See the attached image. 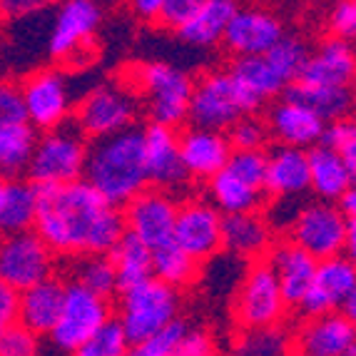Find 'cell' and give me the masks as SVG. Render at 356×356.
<instances>
[{"instance_id":"obj_39","label":"cell","mask_w":356,"mask_h":356,"mask_svg":"<svg viewBox=\"0 0 356 356\" xmlns=\"http://www.w3.org/2000/svg\"><path fill=\"white\" fill-rule=\"evenodd\" d=\"M130 346L132 344H130V339H127L122 321H120L118 316H113L105 327L97 329L72 356H127Z\"/></svg>"},{"instance_id":"obj_35","label":"cell","mask_w":356,"mask_h":356,"mask_svg":"<svg viewBox=\"0 0 356 356\" xmlns=\"http://www.w3.org/2000/svg\"><path fill=\"white\" fill-rule=\"evenodd\" d=\"M75 284L85 286L97 297H110L115 291H120L118 282V269H115L113 259L107 254H83L75 259Z\"/></svg>"},{"instance_id":"obj_21","label":"cell","mask_w":356,"mask_h":356,"mask_svg":"<svg viewBox=\"0 0 356 356\" xmlns=\"http://www.w3.org/2000/svg\"><path fill=\"white\" fill-rule=\"evenodd\" d=\"M297 349L304 356H346L356 349V327L341 312L314 316L299 329Z\"/></svg>"},{"instance_id":"obj_41","label":"cell","mask_w":356,"mask_h":356,"mask_svg":"<svg viewBox=\"0 0 356 356\" xmlns=\"http://www.w3.org/2000/svg\"><path fill=\"white\" fill-rule=\"evenodd\" d=\"M227 170H229L232 175H237L239 179H244L247 184L257 187V190H264V184H267V170H269V154L264 152V149H252V152L234 149Z\"/></svg>"},{"instance_id":"obj_38","label":"cell","mask_w":356,"mask_h":356,"mask_svg":"<svg viewBox=\"0 0 356 356\" xmlns=\"http://www.w3.org/2000/svg\"><path fill=\"white\" fill-rule=\"evenodd\" d=\"M291 339L282 327L250 329L234 346V356H289Z\"/></svg>"},{"instance_id":"obj_50","label":"cell","mask_w":356,"mask_h":356,"mask_svg":"<svg viewBox=\"0 0 356 356\" xmlns=\"http://www.w3.org/2000/svg\"><path fill=\"white\" fill-rule=\"evenodd\" d=\"M45 8V3H38V0H3V10L10 15V18H28V15H33V13L42 10Z\"/></svg>"},{"instance_id":"obj_46","label":"cell","mask_w":356,"mask_h":356,"mask_svg":"<svg viewBox=\"0 0 356 356\" xmlns=\"http://www.w3.org/2000/svg\"><path fill=\"white\" fill-rule=\"evenodd\" d=\"M334 38L339 40H356V0H341L329 15Z\"/></svg>"},{"instance_id":"obj_6","label":"cell","mask_w":356,"mask_h":356,"mask_svg":"<svg viewBox=\"0 0 356 356\" xmlns=\"http://www.w3.org/2000/svg\"><path fill=\"white\" fill-rule=\"evenodd\" d=\"M286 299L282 291L280 277L267 264V259L254 261L247 274H244L242 284L237 286L234 294V316L247 332L250 329H269L280 327L284 319Z\"/></svg>"},{"instance_id":"obj_48","label":"cell","mask_w":356,"mask_h":356,"mask_svg":"<svg viewBox=\"0 0 356 356\" xmlns=\"http://www.w3.org/2000/svg\"><path fill=\"white\" fill-rule=\"evenodd\" d=\"M179 356H217L214 341L202 329H190L187 337L182 339V346L177 351Z\"/></svg>"},{"instance_id":"obj_52","label":"cell","mask_w":356,"mask_h":356,"mask_svg":"<svg viewBox=\"0 0 356 356\" xmlns=\"http://www.w3.org/2000/svg\"><path fill=\"white\" fill-rule=\"evenodd\" d=\"M339 209L346 214V220H356V182L351 184L349 190H346V195L339 200Z\"/></svg>"},{"instance_id":"obj_20","label":"cell","mask_w":356,"mask_h":356,"mask_svg":"<svg viewBox=\"0 0 356 356\" xmlns=\"http://www.w3.org/2000/svg\"><path fill=\"white\" fill-rule=\"evenodd\" d=\"M179 149H182V160L187 172L192 177L212 179L227 170L229 157L234 152L229 137L214 130H202V127H187L179 132Z\"/></svg>"},{"instance_id":"obj_7","label":"cell","mask_w":356,"mask_h":356,"mask_svg":"<svg viewBox=\"0 0 356 356\" xmlns=\"http://www.w3.org/2000/svg\"><path fill=\"white\" fill-rule=\"evenodd\" d=\"M102 20V6L92 0H67L55 8L50 23L48 55L80 65V55L92 50V38Z\"/></svg>"},{"instance_id":"obj_53","label":"cell","mask_w":356,"mask_h":356,"mask_svg":"<svg viewBox=\"0 0 356 356\" xmlns=\"http://www.w3.org/2000/svg\"><path fill=\"white\" fill-rule=\"evenodd\" d=\"M346 257L356 264V220H349V229H346Z\"/></svg>"},{"instance_id":"obj_15","label":"cell","mask_w":356,"mask_h":356,"mask_svg":"<svg viewBox=\"0 0 356 356\" xmlns=\"http://www.w3.org/2000/svg\"><path fill=\"white\" fill-rule=\"evenodd\" d=\"M284 25L264 8H239L225 33V45L237 58H261L284 38Z\"/></svg>"},{"instance_id":"obj_43","label":"cell","mask_w":356,"mask_h":356,"mask_svg":"<svg viewBox=\"0 0 356 356\" xmlns=\"http://www.w3.org/2000/svg\"><path fill=\"white\" fill-rule=\"evenodd\" d=\"M0 356H40V337L23 324H10L0 332Z\"/></svg>"},{"instance_id":"obj_22","label":"cell","mask_w":356,"mask_h":356,"mask_svg":"<svg viewBox=\"0 0 356 356\" xmlns=\"http://www.w3.org/2000/svg\"><path fill=\"white\" fill-rule=\"evenodd\" d=\"M356 80V53L351 42L329 38L312 53L299 83L319 88H349Z\"/></svg>"},{"instance_id":"obj_47","label":"cell","mask_w":356,"mask_h":356,"mask_svg":"<svg viewBox=\"0 0 356 356\" xmlns=\"http://www.w3.org/2000/svg\"><path fill=\"white\" fill-rule=\"evenodd\" d=\"M321 145L329 149H337L339 154L346 152L351 145H356V118H344L337 122H329L327 132L321 137Z\"/></svg>"},{"instance_id":"obj_37","label":"cell","mask_w":356,"mask_h":356,"mask_svg":"<svg viewBox=\"0 0 356 356\" xmlns=\"http://www.w3.org/2000/svg\"><path fill=\"white\" fill-rule=\"evenodd\" d=\"M264 58L272 63L277 75H280L286 85H291V83H299V80H302V72H304V67H307L312 53H309L307 42H304L302 38L284 35L267 55H264Z\"/></svg>"},{"instance_id":"obj_24","label":"cell","mask_w":356,"mask_h":356,"mask_svg":"<svg viewBox=\"0 0 356 356\" xmlns=\"http://www.w3.org/2000/svg\"><path fill=\"white\" fill-rule=\"evenodd\" d=\"M67 297V284L60 280L50 277V280L40 282L33 289L20 294V319L25 329H30L38 337H50L58 327L63 309H65Z\"/></svg>"},{"instance_id":"obj_51","label":"cell","mask_w":356,"mask_h":356,"mask_svg":"<svg viewBox=\"0 0 356 356\" xmlns=\"http://www.w3.org/2000/svg\"><path fill=\"white\" fill-rule=\"evenodd\" d=\"M162 3H165V0H135V3H132V10H135L140 18L157 20L162 13Z\"/></svg>"},{"instance_id":"obj_44","label":"cell","mask_w":356,"mask_h":356,"mask_svg":"<svg viewBox=\"0 0 356 356\" xmlns=\"http://www.w3.org/2000/svg\"><path fill=\"white\" fill-rule=\"evenodd\" d=\"M30 122L23 88L15 83H3L0 88V125H20Z\"/></svg>"},{"instance_id":"obj_49","label":"cell","mask_w":356,"mask_h":356,"mask_svg":"<svg viewBox=\"0 0 356 356\" xmlns=\"http://www.w3.org/2000/svg\"><path fill=\"white\" fill-rule=\"evenodd\" d=\"M20 319V291L8 284H0V324L10 327Z\"/></svg>"},{"instance_id":"obj_42","label":"cell","mask_w":356,"mask_h":356,"mask_svg":"<svg viewBox=\"0 0 356 356\" xmlns=\"http://www.w3.org/2000/svg\"><path fill=\"white\" fill-rule=\"evenodd\" d=\"M229 143L234 149H242V152H252V149H261L267 145L269 137V125L261 122L254 115H247L237 122V125L229 130Z\"/></svg>"},{"instance_id":"obj_3","label":"cell","mask_w":356,"mask_h":356,"mask_svg":"<svg viewBox=\"0 0 356 356\" xmlns=\"http://www.w3.org/2000/svg\"><path fill=\"white\" fill-rule=\"evenodd\" d=\"M88 145L77 120L70 118L58 130L40 135L28 167V179L35 184H70L85 179Z\"/></svg>"},{"instance_id":"obj_11","label":"cell","mask_w":356,"mask_h":356,"mask_svg":"<svg viewBox=\"0 0 356 356\" xmlns=\"http://www.w3.org/2000/svg\"><path fill=\"white\" fill-rule=\"evenodd\" d=\"M346 229L349 220L334 202H309L299 220L289 229L291 242L299 244L304 252L316 261L339 257L346 247Z\"/></svg>"},{"instance_id":"obj_54","label":"cell","mask_w":356,"mask_h":356,"mask_svg":"<svg viewBox=\"0 0 356 356\" xmlns=\"http://www.w3.org/2000/svg\"><path fill=\"white\" fill-rule=\"evenodd\" d=\"M341 314H344L346 319H349L351 324L356 327V286H354V291L349 294V299L344 302V307H341Z\"/></svg>"},{"instance_id":"obj_29","label":"cell","mask_w":356,"mask_h":356,"mask_svg":"<svg viewBox=\"0 0 356 356\" xmlns=\"http://www.w3.org/2000/svg\"><path fill=\"white\" fill-rule=\"evenodd\" d=\"M225 247L237 257H261L272 250L269 222L259 212L250 214H225Z\"/></svg>"},{"instance_id":"obj_5","label":"cell","mask_w":356,"mask_h":356,"mask_svg":"<svg viewBox=\"0 0 356 356\" xmlns=\"http://www.w3.org/2000/svg\"><path fill=\"white\" fill-rule=\"evenodd\" d=\"M137 83L147 97L152 125L175 130L184 118H190L195 83L184 70L170 63H145L137 67Z\"/></svg>"},{"instance_id":"obj_1","label":"cell","mask_w":356,"mask_h":356,"mask_svg":"<svg viewBox=\"0 0 356 356\" xmlns=\"http://www.w3.org/2000/svg\"><path fill=\"white\" fill-rule=\"evenodd\" d=\"M35 232L58 254H110L127 234L125 212L88 182L38 184Z\"/></svg>"},{"instance_id":"obj_8","label":"cell","mask_w":356,"mask_h":356,"mask_svg":"<svg viewBox=\"0 0 356 356\" xmlns=\"http://www.w3.org/2000/svg\"><path fill=\"white\" fill-rule=\"evenodd\" d=\"M110 319H113V309H110V302L105 297H97L85 286L70 282L63 316H60L58 327L48 339L50 344L63 354H75Z\"/></svg>"},{"instance_id":"obj_17","label":"cell","mask_w":356,"mask_h":356,"mask_svg":"<svg viewBox=\"0 0 356 356\" xmlns=\"http://www.w3.org/2000/svg\"><path fill=\"white\" fill-rule=\"evenodd\" d=\"M356 286V264L346 254L332 257L319 261L314 284L307 291L304 302L299 304L302 314L314 319L337 312V307H344L349 294Z\"/></svg>"},{"instance_id":"obj_28","label":"cell","mask_w":356,"mask_h":356,"mask_svg":"<svg viewBox=\"0 0 356 356\" xmlns=\"http://www.w3.org/2000/svg\"><path fill=\"white\" fill-rule=\"evenodd\" d=\"M309 167H312V192L319 197V202H339L354 184L344 157L324 145L309 149Z\"/></svg>"},{"instance_id":"obj_34","label":"cell","mask_w":356,"mask_h":356,"mask_svg":"<svg viewBox=\"0 0 356 356\" xmlns=\"http://www.w3.org/2000/svg\"><path fill=\"white\" fill-rule=\"evenodd\" d=\"M229 72L239 88H244L261 102L272 100L286 90V83L277 75V70L264 55L261 58H237L232 63Z\"/></svg>"},{"instance_id":"obj_4","label":"cell","mask_w":356,"mask_h":356,"mask_svg":"<svg viewBox=\"0 0 356 356\" xmlns=\"http://www.w3.org/2000/svg\"><path fill=\"white\" fill-rule=\"evenodd\" d=\"M177 289L160 280H149L120 294L118 319L122 321L130 344H140L165 327H170L172 321H177Z\"/></svg>"},{"instance_id":"obj_56","label":"cell","mask_w":356,"mask_h":356,"mask_svg":"<svg viewBox=\"0 0 356 356\" xmlns=\"http://www.w3.org/2000/svg\"><path fill=\"white\" fill-rule=\"evenodd\" d=\"M354 88H356V80H354Z\"/></svg>"},{"instance_id":"obj_13","label":"cell","mask_w":356,"mask_h":356,"mask_svg":"<svg viewBox=\"0 0 356 356\" xmlns=\"http://www.w3.org/2000/svg\"><path fill=\"white\" fill-rule=\"evenodd\" d=\"M177 217V202L162 190H145L125 207L127 232L143 239L152 252L175 242Z\"/></svg>"},{"instance_id":"obj_18","label":"cell","mask_w":356,"mask_h":356,"mask_svg":"<svg viewBox=\"0 0 356 356\" xmlns=\"http://www.w3.org/2000/svg\"><path fill=\"white\" fill-rule=\"evenodd\" d=\"M145 160H147V177L154 190H179L190 182L179 149V135L170 127L149 122L145 127Z\"/></svg>"},{"instance_id":"obj_26","label":"cell","mask_w":356,"mask_h":356,"mask_svg":"<svg viewBox=\"0 0 356 356\" xmlns=\"http://www.w3.org/2000/svg\"><path fill=\"white\" fill-rule=\"evenodd\" d=\"M40 209L38 184L30 179L15 177L3 179L0 184V229L6 237L33 232Z\"/></svg>"},{"instance_id":"obj_23","label":"cell","mask_w":356,"mask_h":356,"mask_svg":"<svg viewBox=\"0 0 356 356\" xmlns=\"http://www.w3.org/2000/svg\"><path fill=\"white\" fill-rule=\"evenodd\" d=\"M267 125L269 132L280 140V145L297 149H312L321 145V137L327 132V122L319 115L289 100H282L274 107H269Z\"/></svg>"},{"instance_id":"obj_32","label":"cell","mask_w":356,"mask_h":356,"mask_svg":"<svg viewBox=\"0 0 356 356\" xmlns=\"http://www.w3.org/2000/svg\"><path fill=\"white\" fill-rule=\"evenodd\" d=\"M209 197L222 214H250L264 204V190H257L229 170L209 179Z\"/></svg>"},{"instance_id":"obj_9","label":"cell","mask_w":356,"mask_h":356,"mask_svg":"<svg viewBox=\"0 0 356 356\" xmlns=\"http://www.w3.org/2000/svg\"><path fill=\"white\" fill-rule=\"evenodd\" d=\"M53 277V250L33 232L10 234L0 244V282L20 294Z\"/></svg>"},{"instance_id":"obj_33","label":"cell","mask_w":356,"mask_h":356,"mask_svg":"<svg viewBox=\"0 0 356 356\" xmlns=\"http://www.w3.org/2000/svg\"><path fill=\"white\" fill-rule=\"evenodd\" d=\"M38 140L35 127L30 122L20 125H0V167L6 179H15L18 175H28V167L35 154Z\"/></svg>"},{"instance_id":"obj_25","label":"cell","mask_w":356,"mask_h":356,"mask_svg":"<svg viewBox=\"0 0 356 356\" xmlns=\"http://www.w3.org/2000/svg\"><path fill=\"white\" fill-rule=\"evenodd\" d=\"M269 170L264 190L274 200L280 197H299L312 190V167H309V149L277 145L269 149Z\"/></svg>"},{"instance_id":"obj_45","label":"cell","mask_w":356,"mask_h":356,"mask_svg":"<svg viewBox=\"0 0 356 356\" xmlns=\"http://www.w3.org/2000/svg\"><path fill=\"white\" fill-rule=\"evenodd\" d=\"M200 6H202V0H165L157 23H160L162 28L179 33V30L192 20V15L200 10Z\"/></svg>"},{"instance_id":"obj_40","label":"cell","mask_w":356,"mask_h":356,"mask_svg":"<svg viewBox=\"0 0 356 356\" xmlns=\"http://www.w3.org/2000/svg\"><path fill=\"white\" fill-rule=\"evenodd\" d=\"M190 327L182 319L172 321L170 327H165L162 332H157L154 337L145 339L140 344H132L127 356H172L182 346V339L187 337Z\"/></svg>"},{"instance_id":"obj_10","label":"cell","mask_w":356,"mask_h":356,"mask_svg":"<svg viewBox=\"0 0 356 356\" xmlns=\"http://www.w3.org/2000/svg\"><path fill=\"white\" fill-rule=\"evenodd\" d=\"M244 118L239 107L237 85L229 70H212L195 83L190 102V122L192 127L202 130H232Z\"/></svg>"},{"instance_id":"obj_36","label":"cell","mask_w":356,"mask_h":356,"mask_svg":"<svg viewBox=\"0 0 356 356\" xmlns=\"http://www.w3.org/2000/svg\"><path fill=\"white\" fill-rule=\"evenodd\" d=\"M152 264H154V280L165 282V284L175 286V289L190 284L197 274V259L187 254L177 242L154 250Z\"/></svg>"},{"instance_id":"obj_31","label":"cell","mask_w":356,"mask_h":356,"mask_svg":"<svg viewBox=\"0 0 356 356\" xmlns=\"http://www.w3.org/2000/svg\"><path fill=\"white\" fill-rule=\"evenodd\" d=\"M107 257L113 259L115 269H118L120 294L154 280L152 250H149L143 239H137L135 234H130V232H127L125 239H122Z\"/></svg>"},{"instance_id":"obj_19","label":"cell","mask_w":356,"mask_h":356,"mask_svg":"<svg viewBox=\"0 0 356 356\" xmlns=\"http://www.w3.org/2000/svg\"><path fill=\"white\" fill-rule=\"evenodd\" d=\"M267 264L280 277L286 304L299 307L304 302V297H307V291L314 284L319 261L309 252H304L299 244L286 239V242L274 244L272 250L267 252Z\"/></svg>"},{"instance_id":"obj_27","label":"cell","mask_w":356,"mask_h":356,"mask_svg":"<svg viewBox=\"0 0 356 356\" xmlns=\"http://www.w3.org/2000/svg\"><path fill=\"white\" fill-rule=\"evenodd\" d=\"M237 10L239 6L232 0H202L200 10L179 30L177 38L192 48H212L217 42H225L227 25Z\"/></svg>"},{"instance_id":"obj_2","label":"cell","mask_w":356,"mask_h":356,"mask_svg":"<svg viewBox=\"0 0 356 356\" xmlns=\"http://www.w3.org/2000/svg\"><path fill=\"white\" fill-rule=\"evenodd\" d=\"M88 179L113 207L130 204L147 187V160H145V130L130 127L118 135L92 140L88 149Z\"/></svg>"},{"instance_id":"obj_55","label":"cell","mask_w":356,"mask_h":356,"mask_svg":"<svg viewBox=\"0 0 356 356\" xmlns=\"http://www.w3.org/2000/svg\"><path fill=\"white\" fill-rule=\"evenodd\" d=\"M341 157H344V162H346V167H349L351 177H354V182H356V145H351L346 152H341Z\"/></svg>"},{"instance_id":"obj_57","label":"cell","mask_w":356,"mask_h":356,"mask_svg":"<svg viewBox=\"0 0 356 356\" xmlns=\"http://www.w3.org/2000/svg\"><path fill=\"white\" fill-rule=\"evenodd\" d=\"M172 356H179V354H172Z\"/></svg>"},{"instance_id":"obj_30","label":"cell","mask_w":356,"mask_h":356,"mask_svg":"<svg viewBox=\"0 0 356 356\" xmlns=\"http://www.w3.org/2000/svg\"><path fill=\"white\" fill-rule=\"evenodd\" d=\"M284 100L297 102L307 107L314 115H319L324 122H337V120L349 118L354 107V92L349 88H319V85L291 83L284 90Z\"/></svg>"},{"instance_id":"obj_14","label":"cell","mask_w":356,"mask_h":356,"mask_svg":"<svg viewBox=\"0 0 356 356\" xmlns=\"http://www.w3.org/2000/svg\"><path fill=\"white\" fill-rule=\"evenodd\" d=\"M225 214L209 202H187L179 207L175 242L197 261L209 259L225 247Z\"/></svg>"},{"instance_id":"obj_58","label":"cell","mask_w":356,"mask_h":356,"mask_svg":"<svg viewBox=\"0 0 356 356\" xmlns=\"http://www.w3.org/2000/svg\"><path fill=\"white\" fill-rule=\"evenodd\" d=\"M297 356H304V354H297Z\"/></svg>"},{"instance_id":"obj_12","label":"cell","mask_w":356,"mask_h":356,"mask_svg":"<svg viewBox=\"0 0 356 356\" xmlns=\"http://www.w3.org/2000/svg\"><path fill=\"white\" fill-rule=\"evenodd\" d=\"M135 118V97L118 85H100L92 92H88L75 113L80 130L85 132V137H92V140H102V137L130 130Z\"/></svg>"},{"instance_id":"obj_16","label":"cell","mask_w":356,"mask_h":356,"mask_svg":"<svg viewBox=\"0 0 356 356\" xmlns=\"http://www.w3.org/2000/svg\"><path fill=\"white\" fill-rule=\"evenodd\" d=\"M23 95L28 105L30 125L50 132L65 125L70 95H67L65 77L58 70H35L23 80Z\"/></svg>"}]
</instances>
